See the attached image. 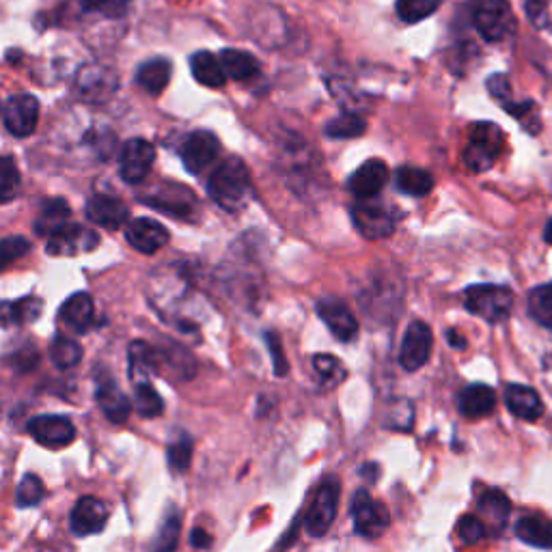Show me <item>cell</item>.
<instances>
[{"instance_id":"cell-1","label":"cell","mask_w":552,"mask_h":552,"mask_svg":"<svg viewBox=\"0 0 552 552\" xmlns=\"http://www.w3.org/2000/svg\"><path fill=\"white\" fill-rule=\"evenodd\" d=\"M207 195L225 212L238 214L246 210L253 199V177L246 162L238 156L220 162L207 179Z\"/></svg>"},{"instance_id":"cell-2","label":"cell","mask_w":552,"mask_h":552,"mask_svg":"<svg viewBox=\"0 0 552 552\" xmlns=\"http://www.w3.org/2000/svg\"><path fill=\"white\" fill-rule=\"evenodd\" d=\"M505 147V134L496 123L481 121L471 128V136L464 149V164L468 171L483 173L492 169V164L499 160Z\"/></svg>"},{"instance_id":"cell-3","label":"cell","mask_w":552,"mask_h":552,"mask_svg":"<svg viewBox=\"0 0 552 552\" xmlns=\"http://www.w3.org/2000/svg\"><path fill=\"white\" fill-rule=\"evenodd\" d=\"M464 307L490 324L505 322L514 307V294L503 285H473L464 292Z\"/></svg>"},{"instance_id":"cell-4","label":"cell","mask_w":552,"mask_h":552,"mask_svg":"<svg viewBox=\"0 0 552 552\" xmlns=\"http://www.w3.org/2000/svg\"><path fill=\"white\" fill-rule=\"evenodd\" d=\"M341 499V483L335 475L326 477L313 494V503L305 518V531L311 537H322L333 527Z\"/></svg>"},{"instance_id":"cell-5","label":"cell","mask_w":552,"mask_h":552,"mask_svg":"<svg viewBox=\"0 0 552 552\" xmlns=\"http://www.w3.org/2000/svg\"><path fill=\"white\" fill-rule=\"evenodd\" d=\"M350 514L354 520L356 533L363 537H369V540L380 537L391 524L389 509H386L384 503H378L371 499V494L367 490H358L352 496Z\"/></svg>"},{"instance_id":"cell-6","label":"cell","mask_w":552,"mask_h":552,"mask_svg":"<svg viewBox=\"0 0 552 552\" xmlns=\"http://www.w3.org/2000/svg\"><path fill=\"white\" fill-rule=\"evenodd\" d=\"M475 26L479 35L486 41H492V44L503 41L516 29L512 5H509L507 0H486V3L479 5L475 11Z\"/></svg>"},{"instance_id":"cell-7","label":"cell","mask_w":552,"mask_h":552,"mask_svg":"<svg viewBox=\"0 0 552 552\" xmlns=\"http://www.w3.org/2000/svg\"><path fill=\"white\" fill-rule=\"evenodd\" d=\"M76 93L82 102L102 104L113 98L119 87L117 74L104 65H85L76 76Z\"/></svg>"},{"instance_id":"cell-8","label":"cell","mask_w":552,"mask_h":552,"mask_svg":"<svg viewBox=\"0 0 552 552\" xmlns=\"http://www.w3.org/2000/svg\"><path fill=\"white\" fill-rule=\"evenodd\" d=\"M156 162V147L145 138H132L121 147L119 154V175L123 182L141 184L151 173Z\"/></svg>"},{"instance_id":"cell-9","label":"cell","mask_w":552,"mask_h":552,"mask_svg":"<svg viewBox=\"0 0 552 552\" xmlns=\"http://www.w3.org/2000/svg\"><path fill=\"white\" fill-rule=\"evenodd\" d=\"M39 121V100L31 93H16L5 102L3 108V123L5 130L16 136L26 138L31 136Z\"/></svg>"},{"instance_id":"cell-10","label":"cell","mask_w":552,"mask_h":552,"mask_svg":"<svg viewBox=\"0 0 552 552\" xmlns=\"http://www.w3.org/2000/svg\"><path fill=\"white\" fill-rule=\"evenodd\" d=\"M218 154H220V141L210 130L190 132L184 138L182 147H179V156H182L186 171L195 175L210 167V164L218 158Z\"/></svg>"},{"instance_id":"cell-11","label":"cell","mask_w":552,"mask_h":552,"mask_svg":"<svg viewBox=\"0 0 552 552\" xmlns=\"http://www.w3.org/2000/svg\"><path fill=\"white\" fill-rule=\"evenodd\" d=\"M26 430L35 438V443L48 449H63L72 445L76 438L74 423L61 414H39L29 421Z\"/></svg>"},{"instance_id":"cell-12","label":"cell","mask_w":552,"mask_h":552,"mask_svg":"<svg viewBox=\"0 0 552 552\" xmlns=\"http://www.w3.org/2000/svg\"><path fill=\"white\" fill-rule=\"evenodd\" d=\"M432 345H434L432 328L421 320H414L404 335L402 350H399V363H402L406 371L421 369L427 361H430Z\"/></svg>"},{"instance_id":"cell-13","label":"cell","mask_w":552,"mask_h":552,"mask_svg":"<svg viewBox=\"0 0 552 552\" xmlns=\"http://www.w3.org/2000/svg\"><path fill=\"white\" fill-rule=\"evenodd\" d=\"M100 236L82 225H65L48 240L46 251L52 257H74L80 253H91L98 248Z\"/></svg>"},{"instance_id":"cell-14","label":"cell","mask_w":552,"mask_h":552,"mask_svg":"<svg viewBox=\"0 0 552 552\" xmlns=\"http://www.w3.org/2000/svg\"><path fill=\"white\" fill-rule=\"evenodd\" d=\"M352 223L369 240L389 238L395 231V216L380 203H356L352 207Z\"/></svg>"},{"instance_id":"cell-15","label":"cell","mask_w":552,"mask_h":552,"mask_svg":"<svg viewBox=\"0 0 552 552\" xmlns=\"http://www.w3.org/2000/svg\"><path fill=\"white\" fill-rule=\"evenodd\" d=\"M108 524V507L95 496H82L69 514V529L76 537L98 535Z\"/></svg>"},{"instance_id":"cell-16","label":"cell","mask_w":552,"mask_h":552,"mask_svg":"<svg viewBox=\"0 0 552 552\" xmlns=\"http://www.w3.org/2000/svg\"><path fill=\"white\" fill-rule=\"evenodd\" d=\"M126 240L134 251L154 255L169 244V229L154 218H136L126 227Z\"/></svg>"},{"instance_id":"cell-17","label":"cell","mask_w":552,"mask_h":552,"mask_svg":"<svg viewBox=\"0 0 552 552\" xmlns=\"http://www.w3.org/2000/svg\"><path fill=\"white\" fill-rule=\"evenodd\" d=\"M317 315H320V320L328 326L335 339L343 343H350L356 339L358 322L354 313L345 307V302L337 298H322L317 302Z\"/></svg>"},{"instance_id":"cell-18","label":"cell","mask_w":552,"mask_h":552,"mask_svg":"<svg viewBox=\"0 0 552 552\" xmlns=\"http://www.w3.org/2000/svg\"><path fill=\"white\" fill-rule=\"evenodd\" d=\"M143 203L156 207L160 212L173 214L177 218H190L197 210L195 195H192L188 188L177 184H164L151 197H143Z\"/></svg>"},{"instance_id":"cell-19","label":"cell","mask_w":552,"mask_h":552,"mask_svg":"<svg viewBox=\"0 0 552 552\" xmlns=\"http://www.w3.org/2000/svg\"><path fill=\"white\" fill-rule=\"evenodd\" d=\"M85 214L98 227H104L108 231H119L123 225L128 223L130 210L128 205L117 197L110 195H95L87 201Z\"/></svg>"},{"instance_id":"cell-20","label":"cell","mask_w":552,"mask_h":552,"mask_svg":"<svg viewBox=\"0 0 552 552\" xmlns=\"http://www.w3.org/2000/svg\"><path fill=\"white\" fill-rule=\"evenodd\" d=\"M93 320H95V305H93V298L85 292L69 296L59 311L61 326L74 335H85L93 326Z\"/></svg>"},{"instance_id":"cell-21","label":"cell","mask_w":552,"mask_h":552,"mask_svg":"<svg viewBox=\"0 0 552 552\" xmlns=\"http://www.w3.org/2000/svg\"><path fill=\"white\" fill-rule=\"evenodd\" d=\"M389 182V167L382 160H367L358 167L350 179L348 188L354 192L358 199H371Z\"/></svg>"},{"instance_id":"cell-22","label":"cell","mask_w":552,"mask_h":552,"mask_svg":"<svg viewBox=\"0 0 552 552\" xmlns=\"http://www.w3.org/2000/svg\"><path fill=\"white\" fill-rule=\"evenodd\" d=\"M505 406L509 408V412L514 414V417L522 419V421H537L542 419L544 414V404L540 395H537L535 389L524 384H509L505 389Z\"/></svg>"},{"instance_id":"cell-23","label":"cell","mask_w":552,"mask_h":552,"mask_svg":"<svg viewBox=\"0 0 552 552\" xmlns=\"http://www.w3.org/2000/svg\"><path fill=\"white\" fill-rule=\"evenodd\" d=\"M95 397H98V404L104 412V417L110 423H126L130 412H132V404L130 399L126 397L119 386L115 384V380H98V391H95Z\"/></svg>"},{"instance_id":"cell-24","label":"cell","mask_w":552,"mask_h":552,"mask_svg":"<svg viewBox=\"0 0 552 552\" xmlns=\"http://www.w3.org/2000/svg\"><path fill=\"white\" fill-rule=\"evenodd\" d=\"M496 393L488 384H471L460 393L458 408L466 419H483L494 410Z\"/></svg>"},{"instance_id":"cell-25","label":"cell","mask_w":552,"mask_h":552,"mask_svg":"<svg viewBox=\"0 0 552 552\" xmlns=\"http://www.w3.org/2000/svg\"><path fill=\"white\" fill-rule=\"evenodd\" d=\"M190 72L195 76V80L199 85L207 87V89H220L225 87V67L220 63V57L216 54L207 52V50H199L190 57Z\"/></svg>"},{"instance_id":"cell-26","label":"cell","mask_w":552,"mask_h":552,"mask_svg":"<svg viewBox=\"0 0 552 552\" xmlns=\"http://www.w3.org/2000/svg\"><path fill=\"white\" fill-rule=\"evenodd\" d=\"M173 74V65L167 59H149L136 69V85L149 95H160L169 87Z\"/></svg>"},{"instance_id":"cell-27","label":"cell","mask_w":552,"mask_h":552,"mask_svg":"<svg viewBox=\"0 0 552 552\" xmlns=\"http://www.w3.org/2000/svg\"><path fill=\"white\" fill-rule=\"evenodd\" d=\"M69 216H72V207L67 205L65 199H48L35 218V233L52 238L54 233L67 225Z\"/></svg>"},{"instance_id":"cell-28","label":"cell","mask_w":552,"mask_h":552,"mask_svg":"<svg viewBox=\"0 0 552 552\" xmlns=\"http://www.w3.org/2000/svg\"><path fill=\"white\" fill-rule=\"evenodd\" d=\"M516 535L524 544L535 548H552V520L540 514L522 516L516 522Z\"/></svg>"},{"instance_id":"cell-29","label":"cell","mask_w":552,"mask_h":552,"mask_svg":"<svg viewBox=\"0 0 552 552\" xmlns=\"http://www.w3.org/2000/svg\"><path fill=\"white\" fill-rule=\"evenodd\" d=\"M477 509L479 514L492 524L494 531H501L509 514H512V503H509V499L501 490H486L479 496Z\"/></svg>"},{"instance_id":"cell-30","label":"cell","mask_w":552,"mask_h":552,"mask_svg":"<svg viewBox=\"0 0 552 552\" xmlns=\"http://www.w3.org/2000/svg\"><path fill=\"white\" fill-rule=\"evenodd\" d=\"M220 63L225 67L227 78H233V80H253L261 72L259 61L251 52H244V50H233V48L223 50L220 52Z\"/></svg>"},{"instance_id":"cell-31","label":"cell","mask_w":552,"mask_h":552,"mask_svg":"<svg viewBox=\"0 0 552 552\" xmlns=\"http://www.w3.org/2000/svg\"><path fill=\"white\" fill-rule=\"evenodd\" d=\"M156 374V352L145 341H134L130 345V378L136 384H149V378Z\"/></svg>"},{"instance_id":"cell-32","label":"cell","mask_w":552,"mask_h":552,"mask_svg":"<svg viewBox=\"0 0 552 552\" xmlns=\"http://www.w3.org/2000/svg\"><path fill=\"white\" fill-rule=\"evenodd\" d=\"M395 179L397 188L410 197H425L434 188V177L419 167H399Z\"/></svg>"},{"instance_id":"cell-33","label":"cell","mask_w":552,"mask_h":552,"mask_svg":"<svg viewBox=\"0 0 552 552\" xmlns=\"http://www.w3.org/2000/svg\"><path fill=\"white\" fill-rule=\"evenodd\" d=\"M367 121L356 113H341L339 117L330 119L326 123V136L335 138V141H343V138H356L365 134Z\"/></svg>"},{"instance_id":"cell-34","label":"cell","mask_w":552,"mask_h":552,"mask_svg":"<svg viewBox=\"0 0 552 552\" xmlns=\"http://www.w3.org/2000/svg\"><path fill=\"white\" fill-rule=\"evenodd\" d=\"M50 358L59 369H72L82 361V348L65 335H57L50 343Z\"/></svg>"},{"instance_id":"cell-35","label":"cell","mask_w":552,"mask_h":552,"mask_svg":"<svg viewBox=\"0 0 552 552\" xmlns=\"http://www.w3.org/2000/svg\"><path fill=\"white\" fill-rule=\"evenodd\" d=\"M529 313L537 324L552 330V283L535 287L529 294Z\"/></svg>"},{"instance_id":"cell-36","label":"cell","mask_w":552,"mask_h":552,"mask_svg":"<svg viewBox=\"0 0 552 552\" xmlns=\"http://www.w3.org/2000/svg\"><path fill=\"white\" fill-rule=\"evenodd\" d=\"M440 3H443V0H397L395 11L402 22L417 24L436 13Z\"/></svg>"},{"instance_id":"cell-37","label":"cell","mask_w":552,"mask_h":552,"mask_svg":"<svg viewBox=\"0 0 552 552\" xmlns=\"http://www.w3.org/2000/svg\"><path fill=\"white\" fill-rule=\"evenodd\" d=\"M41 311H44V302L39 298H22L16 302H7L3 309L5 322H16V324L35 322L41 315Z\"/></svg>"},{"instance_id":"cell-38","label":"cell","mask_w":552,"mask_h":552,"mask_svg":"<svg viewBox=\"0 0 552 552\" xmlns=\"http://www.w3.org/2000/svg\"><path fill=\"white\" fill-rule=\"evenodd\" d=\"M179 533H182V516H179L177 509L164 518V522L160 524L156 542H154V552H175L177 550V542H179Z\"/></svg>"},{"instance_id":"cell-39","label":"cell","mask_w":552,"mask_h":552,"mask_svg":"<svg viewBox=\"0 0 552 552\" xmlns=\"http://www.w3.org/2000/svg\"><path fill=\"white\" fill-rule=\"evenodd\" d=\"M134 406H136L138 414L145 419L160 417L164 410L162 397L158 395V391L151 384H136L134 386Z\"/></svg>"},{"instance_id":"cell-40","label":"cell","mask_w":552,"mask_h":552,"mask_svg":"<svg viewBox=\"0 0 552 552\" xmlns=\"http://www.w3.org/2000/svg\"><path fill=\"white\" fill-rule=\"evenodd\" d=\"M313 369L317 371V376L328 386V389H333L341 380H345V367L341 365V361L333 354H315L313 356Z\"/></svg>"},{"instance_id":"cell-41","label":"cell","mask_w":552,"mask_h":552,"mask_svg":"<svg viewBox=\"0 0 552 552\" xmlns=\"http://www.w3.org/2000/svg\"><path fill=\"white\" fill-rule=\"evenodd\" d=\"M44 494H46V488L37 475H24L16 490V505L22 509L35 507L41 503V499H44Z\"/></svg>"},{"instance_id":"cell-42","label":"cell","mask_w":552,"mask_h":552,"mask_svg":"<svg viewBox=\"0 0 552 552\" xmlns=\"http://www.w3.org/2000/svg\"><path fill=\"white\" fill-rule=\"evenodd\" d=\"M20 188V171L13 162L11 156H5L0 162V199L3 203H9L13 197L18 195Z\"/></svg>"},{"instance_id":"cell-43","label":"cell","mask_w":552,"mask_h":552,"mask_svg":"<svg viewBox=\"0 0 552 552\" xmlns=\"http://www.w3.org/2000/svg\"><path fill=\"white\" fill-rule=\"evenodd\" d=\"M192 462V438L188 434H179L169 445V464L175 473H184Z\"/></svg>"},{"instance_id":"cell-44","label":"cell","mask_w":552,"mask_h":552,"mask_svg":"<svg viewBox=\"0 0 552 552\" xmlns=\"http://www.w3.org/2000/svg\"><path fill=\"white\" fill-rule=\"evenodd\" d=\"M458 537L464 546H475L486 537V522L477 516L466 514L458 522Z\"/></svg>"},{"instance_id":"cell-45","label":"cell","mask_w":552,"mask_h":552,"mask_svg":"<svg viewBox=\"0 0 552 552\" xmlns=\"http://www.w3.org/2000/svg\"><path fill=\"white\" fill-rule=\"evenodd\" d=\"M130 0H82L87 11L102 13L106 18H121L126 13Z\"/></svg>"},{"instance_id":"cell-46","label":"cell","mask_w":552,"mask_h":552,"mask_svg":"<svg viewBox=\"0 0 552 552\" xmlns=\"http://www.w3.org/2000/svg\"><path fill=\"white\" fill-rule=\"evenodd\" d=\"M31 251V242L24 238H5L3 246H0V261H3V268H7L11 261H16L20 257H24L26 253Z\"/></svg>"},{"instance_id":"cell-47","label":"cell","mask_w":552,"mask_h":552,"mask_svg":"<svg viewBox=\"0 0 552 552\" xmlns=\"http://www.w3.org/2000/svg\"><path fill=\"white\" fill-rule=\"evenodd\" d=\"M486 87H488L492 98L501 106L512 102V82H509V78L505 74H492L486 82Z\"/></svg>"},{"instance_id":"cell-48","label":"cell","mask_w":552,"mask_h":552,"mask_svg":"<svg viewBox=\"0 0 552 552\" xmlns=\"http://www.w3.org/2000/svg\"><path fill=\"white\" fill-rule=\"evenodd\" d=\"M266 343H268V350H270L272 363H274V374L276 376H285L287 374V358L283 354L281 337L276 335V333H266Z\"/></svg>"},{"instance_id":"cell-49","label":"cell","mask_w":552,"mask_h":552,"mask_svg":"<svg viewBox=\"0 0 552 552\" xmlns=\"http://www.w3.org/2000/svg\"><path fill=\"white\" fill-rule=\"evenodd\" d=\"M524 9H527V16L535 29H546L548 9L544 0H527V3H524Z\"/></svg>"},{"instance_id":"cell-50","label":"cell","mask_w":552,"mask_h":552,"mask_svg":"<svg viewBox=\"0 0 552 552\" xmlns=\"http://www.w3.org/2000/svg\"><path fill=\"white\" fill-rule=\"evenodd\" d=\"M190 544L195 548H199V550H205V548L212 546V537L207 535L203 529H195L190 535Z\"/></svg>"},{"instance_id":"cell-51","label":"cell","mask_w":552,"mask_h":552,"mask_svg":"<svg viewBox=\"0 0 552 552\" xmlns=\"http://www.w3.org/2000/svg\"><path fill=\"white\" fill-rule=\"evenodd\" d=\"M447 341H449V345H451V348H455V350H464L466 348V339L458 333V330H447Z\"/></svg>"},{"instance_id":"cell-52","label":"cell","mask_w":552,"mask_h":552,"mask_svg":"<svg viewBox=\"0 0 552 552\" xmlns=\"http://www.w3.org/2000/svg\"><path fill=\"white\" fill-rule=\"evenodd\" d=\"M544 240H546L548 244H552V218H550L548 223H546V229H544Z\"/></svg>"}]
</instances>
